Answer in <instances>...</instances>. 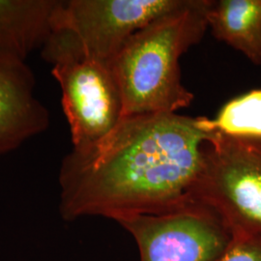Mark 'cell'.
<instances>
[{"mask_svg": "<svg viewBox=\"0 0 261 261\" xmlns=\"http://www.w3.org/2000/svg\"><path fill=\"white\" fill-rule=\"evenodd\" d=\"M210 119L178 113L124 116L103 140L73 148L61 162L59 213L72 222L102 217L116 223L196 201Z\"/></svg>", "mask_w": 261, "mask_h": 261, "instance_id": "obj_1", "label": "cell"}, {"mask_svg": "<svg viewBox=\"0 0 261 261\" xmlns=\"http://www.w3.org/2000/svg\"><path fill=\"white\" fill-rule=\"evenodd\" d=\"M210 0H184L135 33L111 62L124 116L176 113L194 100L182 84L181 56L198 44L208 28Z\"/></svg>", "mask_w": 261, "mask_h": 261, "instance_id": "obj_2", "label": "cell"}, {"mask_svg": "<svg viewBox=\"0 0 261 261\" xmlns=\"http://www.w3.org/2000/svg\"><path fill=\"white\" fill-rule=\"evenodd\" d=\"M184 0H57L41 47L51 65L92 59L111 64L135 33Z\"/></svg>", "mask_w": 261, "mask_h": 261, "instance_id": "obj_3", "label": "cell"}, {"mask_svg": "<svg viewBox=\"0 0 261 261\" xmlns=\"http://www.w3.org/2000/svg\"><path fill=\"white\" fill-rule=\"evenodd\" d=\"M195 198L231 234L261 238V140L215 132L203 144Z\"/></svg>", "mask_w": 261, "mask_h": 261, "instance_id": "obj_4", "label": "cell"}, {"mask_svg": "<svg viewBox=\"0 0 261 261\" xmlns=\"http://www.w3.org/2000/svg\"><path fill=\"white\" fill-rule=\"evenodd\" d=\"M119 224L136 241L140 261H218L232 238L219 215L199 201Z\"/></svg>", "mask_w": 261, "mask_h": 261, "instance_id": "obj_5", "label": "cell"}, {"mask_svg": "<svg viewBox=\"0 0 261 261\" xmlns=\"http://www.w3.org/2000/svg\"><path fill=\"white\" fill-rule=\"evenodd\" d=\"M51 75L61 90L73 148L103 140L124 117L119 86L110 64L92 59L56 63Z\"/></svg>", "mask_w": 261, "mask_h": 261, "instance_id": "obj_6", "label": "cell"}, {"mask_svg": "<svg viewBox=\"0 0 261 261\" xmlns=\"http://www.w3.org/2000/svg\"><path fill=\"white\" fill-rule=\"evenodd\" d=\"M49 114L35 95V79L25 63L0 65V155L47 130Z\"/></svg>", "mask_w": 261, "mask_h": 261, "instance_id": "obj_7", "label": "cell"}, {"mask_svg": "<svg viewBox=\"0 0 261 261\" xmlns=\"http://www.w3.org/2000/svg\"><path fill=\"white\" fill-rule=\"evenodd\" d=\"M57 0H0V65L24 64L43 47Z\"/></svg>", "mask_w": 261, "mask_h": 261, "instance_id": "obj_8", "label": "cell"}, {"mask_svg": "<svg viewBox=\"0 0 261 261\" xmlns=\"http://www.w3.org/2000/svg\"><path fill=\"white\" fill-rule=\"evenodd\" d=\"M207 23L217 40L261 65V0H210Z\"/></svg>", "mask_w": 261, "mask_h": 261, "instance_id": "obj_9", "label": "cell"}, {"mask_svg": "<svg viewBox=\"0 0 261 261\" xmlns=\"http://www.w3.org/2000/svg\"><path fill=\"white\" fill-rule=\"evenodd\" d=\"M211 128L230 137L261 140V88L242 94L224 105L210 119Z\"/></svg>", "mask_w": 261, "mask_h": 261, "instance_id": "obj_10", "label": "cell"}, {"mask_svg": "<svg viewBox=\"0 0 261 261\" xmlns=\"http://www.w3.org/2000/svg\"><path fill=\"white\" fill-rule=\"evenodd\" d=\"M218 261H261V238L232 234L231 241Z\"/></svg>", "mask_w": 261, "mask_h": 261, "instance_id": "obj_11", "label": "cell"}]
</instances>
